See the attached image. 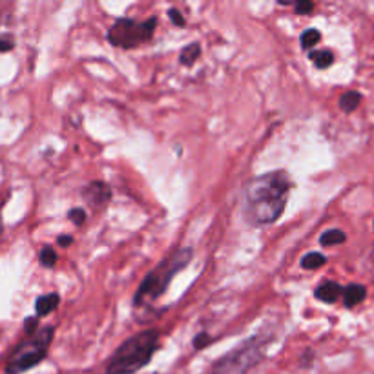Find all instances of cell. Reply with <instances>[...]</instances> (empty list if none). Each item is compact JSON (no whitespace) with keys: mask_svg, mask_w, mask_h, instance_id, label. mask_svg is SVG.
I'll return each instance as SVG.
<instances>
[{"mask_svg":"<svg viewBox=\"0 0 374 374\" xmlns=\"http://www.w3.org/2000/svg\"><path fill=\"white\" fill-rule=\"evenodd\" d=\"M15 48V44L11 38H2L0 37V51H10V49Z\"/></svg>","mask_w":374,"mask_h":374,"instance_id":"obj_24","label":"cell"},{"mask_svg":"<svg viewBox=\"0 0 374 374\" xmlns=\"http://www.w3.org/2000/svg\"><path fill=\"white\" fill-rule=\"evenodd\" d=\"M168 16H170L172 24H174V26H177V27H183V26H185V22H187V21H185V16H183L181 13L176 10V8L168 10Z\"/></svg>","mask_w":374,"mask_h":374,"instance_id":"obj_21","label":"cell"},{"mask_svg":"<svg viewBox=\"0 0 374 374\" xmlns=\"http://www.w3.org/2000/svg\"><path fill=\"white\" fill-rule=\"evenodd\" d=\"M24 331H26L27 336H33V334L38 331L37 318H27V320L24 321Z\"/></svg>","mask_w":374,"mask_h":374,"instance_id":"obj_22","label":"cell"},{"mask_svg":"<svg viewBox=\"0 0 374 374\" xmlns=\"http://www.w3.org/2000/svg\"><path fill=\"white\" fill-rule=\"evenodd\" d=\"M345 239H347V235H345V232H343V230L332 229V230H327V232H323V234H321L320 243H321V246H336V245H342V243H345Z\"/></svg>","mask_w":374,"mask_h":374,"instance_id":"obj_12","label":"cell"},{"mask_svg":"<svg viewBox=\"0 0 374 374\" xmlns=\"http://www.w3.org/2000/svg\"><path fill=\"white\" fill-rule=\"evenodd\" d=\"M312 10H314V4L309 2V0H298V2H294L296 15H309Z\"/></svg>","mask_w":374,"mask_h":374,"instance_id":"obj_18","label":"cell"},{"mask_svg":"<svg viewBox=\"0 0 374 374\" xmlns=\"http://www.w3.org/2000/svg\"><path fill=\"white\" fill-rule=\"evenodd\" d=\"M68 218L73 221V224H77V226H82L86 221L84 209H71L70 212H68Z\"/></svg>","mask_w":374,"mask_h":374,"instance_id":"obj_19","label":"cell"},{"mask_svg":"<svg viewBox=\"0 0 374 374\" xmlns=\"http://www.w3.org/2000/svg\"><path fill=\"white\" fill-rule=\"evenodd\" d=\"M155 27H157L155 16H150L148 21L143 22L134 21V19H117L108 30V40L115 48H137L154 37Z\"/></svg>","mask_w":374,"mask_h":374,"instance_id":"obj_6","label":"cell"},{"mask_svg":"<svg viewBox=\"0 0 374 374\" xmlns=\"http://www.w3.org/2000/svg\"><path fill=\"white\" fill-rule=\"evenodd\" d=\"M360 102H362V95H360L358 91H345V93L340 97V108H342L345 113L354 112V110L360 106Z\"/></svg>","mask_w":374,"mask_h":374,"instance_id":"obj_14","label":"cell"},{"mask_svg":"<svg viewBox=\"0 0 374 374\" xmlns=\"http://www.w3.org/2000/svg\"><path fill=\"white\" fill-rule=\"evenodd\" d=\"M60 303V296L57 292H51V294H44L38 296L37 301H35V310H37L38 318H43V316L51 314Z\"/></svg>","mask_w":374,"mask_h":374,"instance_id":"obj_10","label":"cell"},{"mask_svg":"<svg viewBox=\"0 0 374 374\" xmlns=\"http://www.w3.org/2000/svg\"><path fill=\"white\" fill-rule=\"evenodd\" d=\"M210 342H212V338H210L207 332H201V334H198V336L194 338V349L201 351V349L207 347Z\"/></svg>","mask_w":374,"mask_h":374,"instance_id":"obj_20","label":"cell"},{"mask_svg":"<svg viewBox=\"0 0 374 374\" xmlns=\"http://www.w3.org/2000/svg\"><path fill=\"white\" fill-rule=\"evenodd\" d=\"M343 305L347 307V309H353L356 305H360L367 296V290H365L364 285L353 283L349 285L347 289H343Z\"/></svg>","mask_w":374,"mask_h":374,"instance_id":"obj_9","label":"cell"},{"mask_svg":"<svg viewBox=\"0 0 374 374\" xmlns=\"http://www.w3.org/2000/svg\"><path fill=\"white\" fill-rule=\"evenodd\" d=\"M199 57H201V44L192 43L188 44L187 48L179 54V62H181L183 66H194L198 62Z\"/></svg>","mask_w":374,"mask_h":374,"instance_id":"obj_11","label":"cell"},{"mask_svg":"<svg viewBox=\"0 0 374 374\" xmlns=\"http://www.w3.org/2000/svg\"><path fill=\"white\" fill-rule=\"evenodd\" d=\"M55 327L48 325L38 329L33 336L22 340L13 351H11L8 364H5V374H22L26 371L37 367L44 358L48 356V349L54 342Z\"/></svg>","mask_w":374,"mask_h":374,"instance_id":"obj_5","label":"cell"},{"mask_svg":"<svg viewBox=\"0 0 374 374\" xmlns=\"http://www.w3.org/2000/svg\"><path fill=\"white\" fill-rule=\"evenodd\" d=\"M310 60L314 62L316 68H320V70H327L329 66H332L334 62V54H332L331 49H320V51H312L309 55Z\"/></svg>","mask_w":374,"mask_h":374,"instance_id":"obj_13","label":"cell"},{"mask_svg":"<svg viewBox=\"0 0 374 374\" xmlns=\"http://www.w3.org/2000/svg\"><path fill=\"white\" fill-rule=\"evenodd\" d=\"M82 198L91 209H104L112 199V190L104 181H91L82 188Z\"/></svg>","mask_w":374,"mask_h":374,"instance_id":"obj_7","label":"cell"},{"mask_svg":"<svg viewBox=\"0 0 374 374\" xmlns=\"http://www.w3.org/2000/svg\"><path fill=\"white\" fill-rule=\"evenodd\" d=\"M274 340L272 332H256L254 336L239 343L220 360H215L209 374H246L250 373L267 353L268 343Z\"/></svg>","mask_w":374,"mask_h":374,"instance_id":"obj_4","label":"cell"},{"mask_svg":"<svg viewBox=\"0 0 374 374\" xmlns=\"http://www.w3.org/2000/svg\"><path fill=\"white\" fill-rule=\"evenodd\" d=\"M327 263V257L321 254V252H309V254H305L303 257H301V267L305 268V270H314V268H320L323 267Z\"/></svg>","mask_w":374,"mask_h":374,"instance_id":"obj_15","label":"cell"},{"mask_svg":"<svg viewBox=\"0 0 374 374\" xmlns=\"http://www.w3.org/2000/svg\"><path fill=\"white\" fill-rule=\"evenodd\" d=\"M192 259L194 250L188 248V246L179 248V250L170 254L166 259H163L152 272H148V276L139 285V289H137L134 298L135 307H143V305L150 303V301L159 299L168 290V285L172 283V279L176 278L181 270H185Z\"/></svg>","mask_w":374,"mask_h":374,"instance_id":"obj_3","label":"cell"},{"mask_svg":"<svg viewBox=\"0 0 374 374\" xmlns=\"http://www.w3.org/2000/svg\"><path fill=\"white\" fill-rule=\"evenodd\" d=\"M320 40H321V33L318 32V30H314V27L307 30V32L299 37V43H301V48L303 49L312 48V46H316Z\"/></svg>","mask_w":374,"mask_h":374,"instance_id":"obj_16","label":"cell"},{"mask_svg":"<svg viewBox=\"0 0 374 374\" xmlns=\"http://www.w3.org/2000/svg\"><path fill=\"white\" fill-rule=\"evenodd\" d=\"M38 259H40V265H43V267L54 268L55 265H57V259H59V256H57L55 248H51V246H44L43 250H40V256H38Z\"/></svg>","mask_w":374,"mask_h":374,"instance_id":"obj_17","label":"cell"},{"mask_svg":"<svg viewBox=\"0 0 374 374\" xmlns=\"http://www.w3.org/2000/svg\"><path fill=\"white\" fill-rule=\"evenodd\" d=\"M71 243H73V237H71L70 234H60L59 237H57V245H59L60 248H68Z\"/></svg>","mask_w":374,"mask_h":374,"instance_id":"obj_23","label":"cell"},{"mask_svg":"<svg viewBox=\"0 0 374 374\" xmlns=\"http://www.w3.org/2000/svg\"><path fill=\"white\" fill-rule=\"evenodd\" d=\"M343 294V287L336 281H325L314 290L316 299H320L323 303H334L340 296Z\"/></svg>","mask_w":374,"mask_h":374,"instance_id":"obj_8","label":"cell"},{"mask_svg":"<svg viewBox=\"0 0 374 374\" xmlns=\"http://www.w3.org/2000/svg\"><path fill=\"white\" fill-rule=\"evenodd\" d=\"M161 347V334L155 329L137 332L119 349L108 362L106 374H135L152 362Z\"/></svg>","mask_w":374,"mask_h":374,"instance_id":"obj_2","label":"cell"},{"mask_svg":"<svg viewBox=\"0 0 374 374\" xmlns=\"http://www.w3.org/2000/svg\"><path fill=\"white\" fill-rule=\"evenodd\" d=\"M4 232V220H2V203H0V235Z\"/></svg>","mask_w":374,"mask_h":374,"instance_id":"obj_25","label":"cell"},{"mask_svg":"<svg viewBox=\"0 0 374 374\" xmlns=\"http://www.w3.org/2000/svg\"><path fill=\"white\" fill-rule=\"evenodd\" d=\"M292 181L283 170L268 172L246 183L243 188V215L252 226H267L281 218Z\"/></svg>","mask_w":374,"mask_h":374,"instance_id":"obj_1","label":"cell"}]
</instances>
